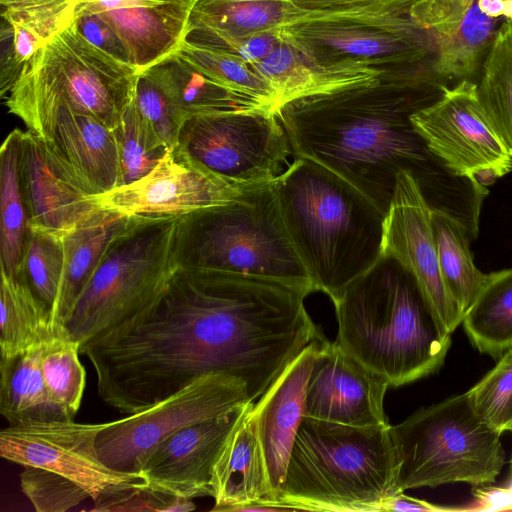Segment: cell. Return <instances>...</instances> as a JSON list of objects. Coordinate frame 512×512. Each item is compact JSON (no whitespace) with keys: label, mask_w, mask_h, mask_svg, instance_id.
<instances>
[{"label":"cell","mask_w":512,"mask_h":512,"mask_svg":"<svg viewBox=\"0 0 512 512\" xmlns=\"http://www.w3.org/2000/svg\"><path fill=\"white\" fill-rule=\"evenodd\" d=\"M401 492L464 482L493 483L505 463L500 434L476 413L467 392L418 409L391 426Z\"/></svg>","instance_id":"cell-9"},{"label":"cell","mask_w":512,"mask_h":512,"mask_svg":"<svg viewBox=\"0 0 512 512\" xmlns=\"http://www.w3.org/2000/svg\"><path fill=\"white\" fill-rule=\"evenodd\" d=\"M45 343L0 360V413L9 425L67 419L52 402L41 371Z\"/></svg>","instance_id":"cell-30"},{"label":"cell","mask_w":512,"mask_h":512,"mask_svg":"<svg viewBox=\"0 0 512 512\" xmlns=\"http://www.w3.org/2000/svg\"><path fill=\"white\" fill-rule=\"evenodd\" d=\"M183 40L231 54L248 64L267 57L280 43L279 29L236 37L214 29L188 25Z\"/></svg>","instance_id":"cell-44"},{"label":"cell","mask_w":512,"mask_h":512,"mask_svg":"<svg viewBox=\"0 0 512 512\" xmlns=\"http://www.w3.org/2000/svg\"><path fill=\"white\" fill-rule=\"evenodd\" d=\"M307 295L271 279L179 267L151 308L80 353L102 401L127 415L211 373L240 378L254 401L321 337Z\"/></svg>","instance_id":"cell-1"},{"label":"cell","mask_w":512,"mask_h":512,"mask_svg":"<svg viewBox=\"0 0 512 512\" xmlns=\"http://www.w3.org/2000/svg\"><path fill=\"white\" fill-rule=\"evenodd\" d=\"M467 394L478 416L492 430L500 435L512 432V349Z\"/></svg>","instance_id":"cell-40"},{"label":"cell","mask_w":512,"mask_h":512,"mask_svg":"<svg viewBox=\"0 0 512 512\" xmlns=\"http://www.w3.org/2000/svg\"><path fill=\"white\" fill-rule=\"evenodd\" d=\"M28 130L43 139L91 195H101L119 186L115 133L100 120L59 108Z\"/></svg>","instance_id":"cell-23"},{"label":"cell","mask_w":512,"mask_h":512,"mask_svg":"<svg viewBox=\"0 0 512 512\" xmlns=\"http://www.w3.org/2000/svg\"><path fill=\"white\" fill-rule=\"evenodd\" d=\"M462 323L481 353L499 359L512 349V268L490 273Z\"/></svg>","instance_id":"cell-34"},{"label":"cell","mask_w":512,"mask_h":512,"mask_svg":"<svg viewBox=\"0 0 512 512\" xmlns=\"http://www.w3.org/2000/svg\"><path fill=\"white\" fill-rule=\"evenodd\" d=\"M22 137L23 130L13 129L0 150L1 272L11 277L19 273L30 232L20 176Z\"/></svg>","instance_id":"cell-32"},{"label":"cell","mask_w":512,"mask_h":512,"mask_svg":"<svg viewBox=\"0 0 512 512\" xmlns=\"http://www.w3.org/2000/svg\"><path fill=\"white\" fill-rule=\"evenodd\" d=\"M105 423L70 419L25 421L0 431V456L24 467L61 474L84 488L95 501L110 486L142 478L116 471L100 459L96 439Z\"/></svg>","instance_id":"cell-14"},{"label":"cell","mask_w":512,"mask_h":512,"mask_svg":"<svg viewBox=\"0 0 512 512\" xmlns=\"http://www.w3.org/2000/svg\"><path fill=\"white\" fill-rule=\"evenodd\" d=\"M481 11L492 18L504 17L505 0H478Z\"/></svg>","instance_id":"cell-47"},{"label":"cell","mask_w":512,"mask_h":512,"mask_svg":"<svg viewBox=\"0 0 512 512\" xmlns=\"http://www.w3.org/2000/svg\"><path fill=\"white\" fill-rule=\"evenodd\" d=\"M462 509L442 507L428 501L413 498L399 492L390 498L384 500L381 504V510L383 511H423V512H439V511H458Z\"/></svg>","instance_id":"cell-46"},{"label":"cell","mask_w":512,"mask_h":512,"mask_svg":"<svg viewBox=\"0 0 512 512\" xmlns=\"http://www.w3.org/2000/svg\"><path fill=\"white\" fill-rule=\"evenodd\" d=\"M304 12L292 0H198L191 8L188 25L246 37L293 24Z\"/></svg>","instance_id":"cell-31"},{"label":"cell","mask_w":512,"mask_h":512,"mask_svg":"<svg viewBox=\"0 0 512 512\" xmlns=\"http://www.w3.org/2000/svg\"><path fill=\"white\" fill-rule=\"evenodd\" d=\"M324 339L323 336L306 346L276 377L252 408L268 479L278 502H281L291 450L305 417V395L313 361Z\"/></svg>","instance_id":"cell-21"},{"label":"cell","mask_w":512,"mask_h":512,"mask_svg":"<svg viewBox=\"0 0 512 512\" xmlns=\"http://www.w3.org/2000/svg\"><path fill=\"white\" fill-rule=\"evenodd\" d=\"M275 94V111L305 97L372 85L391 78L417 77L354 60L322 61L289 43H281L264 59L250 64Z\"/></svg>","instance_id":"cell-22"},{"label":"cell","mask_w":512,"mask_h":512,"mask_svg":"<svg viewBox=\"0 0 512 512\" xmlns=\"http://www.w3.org/2000/svg\"><path fill=\"white\" fill-rule=\"evenodd\" d=\"M63 269L62 237L30 227L17 276L25 280L32 291L50 307L52 313L57 303Z\"/></svg>","instance_id":"cell-39"},{"label":"cell","mask_w":512,"mask_h":512,"mask_svg":"<svg viewBox=\"0 0 512 512\" xmlns=\"http://www.w3.org/2000/svg\"><path fill=\"white\" fill-rule=\"evenodd\" d=\"M279 33L281 40L322 61L354 60L401 73L434 71V38L410 15L293 23Z\"/></svg>","instance_id":"cell-13"},{"label":"cell","mask_w":512,"mask_h":512,"mask_svg":"<svg viewBox=\"0 0 512 512\" xmlns=\"http://www.w3.org/2000/svg\"><path fill=\"white\" fill-rule=\"evenodd\" d=\"M435 42L434 72L443 81L472 80L498 30V20L481 11L478 0H421L409 13Z\"/></svg>","instance_id":"cell-20"},{"label":"cell","mask_w":512,"mask_h":512,"mask_svg":"<svg viewBox=\"0 0 512 512\" xmlns=\"http://www.w3.org/2000/svg\"><path fill=\"white\" fill-rule=\"evenodd\" d=\"M250 403L187 426L162 441L140 470L144 481L156 490L190 500L212 497L213 466Z\"/></svg>","instance_id":"cell-18"},{"label":"cell","mask_w":512,"mask_h":512,"mask_svg":"<svg viewBox=\"0 0 512 512\" xmlns=\"http://www.w3.org/2000/svg\"><path fill=\"white\" fill-rule=\"evenodd\" d=\"M79 354L80 345L62 334L45 342L41 357V371L49 396L70 420H74L80 408L86 384Z\"/></svg>","instance_id":"cell-36"},{"label":"cell","mask_w":512,"mask_h":512,"mask_svg":"<svg viewBox=\"0 0 512 512\" xmlns=\"http://www.w3.org/2000/svg\"><path fill=\"white\" fill-rule=\"evenodd\" d=\"M133 104L167 148L176 147L184 120L163 90L144 72L138 75Z\"/></svg>","instance_id":"cell-43"},{"label":"cell","mask_w":512,"mask_h":512,"mask_svg":"<svg viewBox=\"0 0 512 512\" xmlns=\"http://www.w3.org/2000/svg\"><path fill=\"white\" fill-rule=\"evenodd\" d=\"M240 1H276V0H240Z\"/></svg>","instance_id":"cell-50"},{"label":"cell","mask_w":512,"mask_h":512,"mask_svg":"<svg viewBox=\"0 0 512 512\" xmlns=\"http://www.w3.org/2000/svg\"><path fill=\"white\" fill-rule=\"evenodd\" d=\"M251 402L225 441L212 471V511H241L253 502H278L268 479ZM281 503V502H280Z\"/></svg>","instance_id":"cell-26"},{"label":"cell","mask_w":512,"mask_h":512,"mask_svg":"<svg viewBox=\"0 0 512 512\" xmlns=\"http://www.w3.org/2000/svg\"><path fill=\"white\" fill-rule=\"evenodd\" d=\"M272 187L314 291L336 302L383 254L386 216L344 178L307 158L297 157Z\"/></svg>","instance_id":"cell-3"},{"label":"cell","mask_w":512,"mask_h":512,"mask_svg":"<svg viewBox=\"0 0 512 512\" xmlns=\"http://www.w3.org/2000/svg\"><path fill=\"white\" fill-rule=\"evenodd\" d=\"M78 0H0V96L24 64L75 19Z\"/></svg>","instance_id":"cell-25"},{"label":"cell","mask_w":512,"mask_h":512,"mask_svg":"<svg viewBox=\"0 0 512 512\" xmlns=\"http://www.w3.org/2000/svg\"><path fill=\"white\" fill-rule=\"evenodd\" d=\"M246 187L216 176L174 147L147 176L97 195V200L102 209L128 217H181L228 203Z\"/></svg>","instance_id":"cell-15"},{"label":"cell","mask_w":512,"mask_h":512,"mask_svg":"<svg viewBox=\"0 0 512 512\" xmlns=\"http://www.w3.org/2000/svg\"><path fill=\"white\" fill-rule=\"evenodd\" d=\"M438 261L445 286L461 313L469 309L486 285L489 274L474 264L464 223L444 208L431 207Z\"/></svg>","instance_id":"cell-33"},{"label":"cell","mask_w":512,"mask_h":512,"mask_svg":"<svg viewBox=\"0 0 512 512\" xmlns=\"http://www.w3.org/2000/svg\"><path fill=\"white\" fill-rule=\"evenodd\" d=\"M400 458L388 426L304 417L280 501L296 510L380 512L398 487Z\"/></svg>","instance_id":"cell-5"},{"label":"cell","mask_w":512,"mask_h":512,"mask_svg":"<svg viewBox=\"0 0 512 512\" xmlns=\"http://www.w3.org/2000/svg\"><path fill=\"white\" fill-rule=\"evenodd\" d=\"M335 343L373 372L398 387L443 364L449 333L412 273L383 253L334 302Z\"/></svg>","instance_id":"cell-4"},{"label":"cell","mask_w":512,"mask_h":512,"mask_svg":"<svg viewBox=\"0 0 512 512\" xmlns=\"http://www.w3.org/2000/svg\"><path fill=\"white\" fill-rule=\"evenodd\" d=\"M178 222L179 217L132 216L113 237L63 325L80 352L160 299L179 268Z\"/></svg>","instance_id":"cell-7"},{"label":"cell","mask_w":512,"mask_h":512,"mask_svg":"<svg viewBox=\"0 0 512 512\" xmlns=\"http://www.w3.org/2000/svg\"><path fill=\"white\" fill-rule=\"evenodd\" d=\"M179 267L271 279L314 291L286 229L272 181L247 186L234 200L179 217Z\"/></svg>","instance_id":"cell-6"},{"label":"cell","mask_w":512,"mask_h":512,"mask_svg":"<svg viewBox=\"0 0 512 512\" xmlns=\"http://www.w3.org/2000/svg\"><path fill=\"white\" fill-rule=\"evenodd\" d=\"M142 72L163 90L184 121L202 115L273 110L255 98L216 83L174 53Z\"/></svg>","instance_id":"cell-28"},{"label":"cell","mask_w":512,"mask_h":512,"mask_svg":"<svg viewBox=\"0 0 512 512\" xmlns=\"http://www.w3.org/2000/svg\"><path fill=\"white\" fill-rule=\"evenodd\" d=\"M113 130L119 156V186L147 176L170 150L139 115L133 101Z\"/></svg>","instance_id":"cell-38"},{"label":"cell","mask_w":512,"mask_h":512,"mask_svg":"<svg viewBox=\"0 0 512 512\" xmlns=\"http://www.w3.org/2000/svg\"><path fill=\"white\" fill-rule=\"evenodd\" d=\"M130 217L99 209L62 237L64 269L53 311L55 325L64 329L77 299L99 265L110 241L129 222Z\"/></svg>","instance_id":"cell-27"},{"label":"cell","mask_w":512,"mask_h":512,"mask_svg":"<svg viewBox=\"0 0 512 512\" xmlns=\"http://www.w3.org/2000/svg\"><path fill=\"white\" fill-rule=\"evenodd\" d=\"M477 94L496 133L512 156V21L510 20L505 19L498 27L480 69Z\"/></svg>","instance_id":"cell-35"},{"label":"cell","mask_w":512,"mask_h":512,"mask_svg":"<svg viewBox=\"0 0 512 512\" xmlns=\"http://www.w3.org/2000/svg\"><path fill=\"white\" fill-rule=\"evenodd\" d=\"M94 502L92 511L184 512L196 508L190 499L152 488L143 477L110 486Z\"/></svg>","instance_id":"cell-41"},{"label":"cell","mask_w":512,"mask_h":512,"mask_svg":"<svg viewBox=\"0 0 512 512\" xmlns=\"http://www.w3.org/2000/svg\"><path fill=\"white\" fill-rule=\"evenodd\" d=\"M21 185L30 227L63 237L101 209L36 133L23 131Z\"/></svg>","instance_id":"cell-19"},{"label":"cell","mask_w":512,"mask_h":512,"mask_svg":"<svg viewBox=\"0 0 512 512\" xmlns=\"http://www.w3.org/2000/svg\"><path fill=\"white\" fill-rule=\"evenodd\" d=\"M20 485L37 512H64L90 498L77 483L39 467H25Z\"/></svg>","instance_id":"cell-42"},{"label":"cell","mask_w":512,"mask_h":512,"mask_svg":"<svg viewBox=\"0 0 512 512\" xmlns=\"http://www.w3.org/2000/svg\"><path fill=\"white\" fill-rule=\"evenodd\" d=\"M431 207L418 179L410 171L400 172L385 217L383 253L412 273L439 320L452 333L462 323L463 314L441 275Z\"/></svg>","instance_id":"cell-16"},{"label":"cell","mask_w":512,"mask_h":512,"mask_svg":"<svg viewBox=\"0 0 512 512\" xmlns=\"http://www.w3.org/2000/svg\"><path fill=\"white\" fill-rule=\"evenodd\" d=\"M138 75L133 66L89 43L72 23L24 64L3 100L27 129L59 108L114 129L134 99Z\"/></svg>","instance_id":"cell-8"},{"label":"cell","mask_w":512,"mask_h":512,"mask_svg":"<svg viewBox=\"0 0 512 512\" xmlns=\"http://www.w3.org/2000/svg\"><path fill=\"white\" fill-rule=\"evenodd\" d=\"M388 387L386 379L325 338L308 379L304 415L352 426H388L384 412Z\"/></svg>","instance_id":"cell-17"},{"label":"cell","mask_w":512,"mask_h":512,"mask_svg":"<svg viewBox=\"0 0 512 512\" xmlns=\"http://www.w3.org/2000/svg\"><path fill=\"white\" fill-rule=\"evenodd\" d=\"M78 5L114 30L138 73L176 50L192 8L182 0H78Z\"/></svg>","instance_id":"cell-24"},{"label":"cell","mask_w":512,"mask_h":512,"mask_svg":"<svg viewBox=\"0 0 512 512\" xmlns=\"http://www.w3.org/2000/svg\"><path fill=\"white\" fill-rule=\"evenodd\" d=\"M173 53L216 83L255 98L275 111V94L272 88L243 60L186 40Z\"/></svg>","instance_id":"cell-37"},{"label":"cell","mask_w":512,"mask_h":512,"mask_svg":"<svg viewBox=\"0 0 512 512\" xmlns=\"http://www.w3.org/2000/svg\"><path fill=\"white\" fill-rule=\"evenodd\" d=\"M504 18L512 21V0H505Z\"/></svg>","instance_id":"cell-48"},{"label":"cell","mask_w":512,"mask_h":512,"mask_svg":"<svg viewBox=\"0 0 512 512\" xmlns=\"http://www.w3.org/2000/svg\"><path fill=\"white\" fill-rule=\"evenodd\" d=\"M444 86L426 76L391 78L297 99L276 114L297 157L335 172L386 216L400 172L410 171L421 186L430 152L410 117Z\"/></svg>","instance_id":"cell-2"},{"label":"cell","mask_w":512,"mask_h":512,"mask_svg":"<svg viewBox=\"0 0 512 512\" xmlns=\"http://www.w3.org/2000/svg\"><path fill=\"white\" fill-rule=\"evenodd\" d=\"M411 123L429 152L474 188L512 171V156L496 133L472 80L442 88L431 103L414 112Z\"/></svg>","instance_id":"cell-12"},{"label":"cell","mask_w":512,"mask_h":512,"mask_svg":"<svg viewBox=\"0 0 512 512\" xmlns=\"http://www.w3.org/2000/svg\"><path fill=\"white\" fill-rule=\"evenodd\" d=\"M0 307L1 357L14 356L67 334L55 325L50 307L19 276L1 272Z\"/></svg>","instance_id":"cell-29"},{"label":"cell","mask_w":512,"mask_h":512,"mask_svg":"<svg viewBox=\"0 0 512 512\" xmlns=\"http://www.w3.org/2000/svg\"><path fill=\"white\" fill-rule=\"evenodd\" d=\"M182 1H185L193 6L198 0H182Z\"/></svg>","instance_id":"cell-49"},{"label":"cell","mask_w":512,"mask_h":512,"mask_svg":"<svg viewBox=\"0 0 512 512\" xmlns=\"http://www.w3.org/2000/svg\"><path fill=\"white\" fill-rule=\"evenodd\" d=\"M73 23L79 33L93 46L111 57L131 65L122 41L97 14L78 5Z\"/></svg>","instance_id":"cell-45"},{"label":"cell","mask_w":512,"mask_h":512,"mask_svg":"<svg viewBox=\"0 0 512 512\" xmlns=\"http://www.w3.org/2000/svg\"><path fill=\"white\" fill-rule=\"evenodd\" d=\"M176 147L240 187L272 181L292 152L276 112L270 109L190 117L182 124Z\"/></svg>","instance_id":"cell-11"},{"label":"cell","mask_w":512,"mask_h":512,"mask_svg":"<svg viewBox=\"0 0 512 512\" xmlns=\"http://www.w3.org/2000/svg\"><path fill=\"white\" fill-rule=\"evenodd\" d=\"M250 402L240 378L204 375L146 409L106 422L96 439L99 457L116 471L140 474L149 454L174 433Z\"/></svg>","instance_id":"cell-10"}]
</instances>
